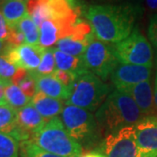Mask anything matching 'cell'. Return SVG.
Returning a JSON list of instances; mask_svg holds the SVG:
<instances>
[{"label":"cell","mask_w":157,"mask_h":157,"mask_svg":"<svg viewBox=\"0 0 157 157\" xmlns=\"http://www.w3.org/2000/svg\"><path fill=\"white\" fill-rule=\"evenodd\" d=\"M10 82H11V80H6V79H3L0 77V84H5L6 86L7 84H9Z\"/></svg>","instance_id":"cell-39"},{"label":"cell","mask_w":157,"mask_h":157,"mask_svg":"<svg viewBox=\"0 0 157 157\" xmlns=\"http://www.w3.org/2000/svg\"><path fill=\"white\" fill-rule=\"evenodd\" d=\"M89 43L72 36L60 39L56 44V49L75 57H82Z\"/></svg>","instance_id":"cell-20"},{"label":"cell","mask_w":157,"mask_h":157,"mask_svg":"<svg viewBox=\"0 0 157 157\" xmlns=\"http://www.w3.org/2000/svg\"><path fill=\"white\" fill-rule=\"evenodd\" d=\"M0 132L13 136L19 143L23 140H27L22 131L17 127V110L9 105L0 106Z\"/></svg>","instance_id":"cell-16"},{"label":"cell","mask_w":157,"mask_h":157,"mask_svg":"<svg viewBox=\"0 0 157 157\" xmlns=\"http://www.w3.org/2000/svg\"><path fill=\"white\" fill-rule=\"evenodd\" d=\"M151 73V67L119 63L111 74V80L116 89L122 90L150 79Z\"/></svg>","instance_id":"cell-10"},{"label":"cell","mask_w":157,"mask_h":157,"mask_svg":"<svg viewBox=\"0 0 157 157\" xmlns=\"http://www.w3.org/2000/svg\"><path fill=\"white\" fill-rule=\"evenodd\" d=\"M80 157H105V155H102L101 153H99V152L93 151L89 152V153H86L84 155H82Z\"/></svg>","instance_id":"cell-36"},{"label":"cell","mask_w":157,"mask_h":157,"mask_svg":"<svg viewBox=\"0 0 157 157\" xmlns=\"http://www.w3.org/2000/svg\"><path fill=\"white\" fill-rule=\"evenodd\" d=\"M144 117L134 99L118 89L108 94L95 113L98 126L110 134L134 127Z\"/></svg>","instance_id":"cell-2"},{"label":"cell","mask_w":157,"mask_h":157,"mask_svg":"<svg viewBox=\"0 0 157 157\" xmlns=\"http://www.w3.org/2000/svg\"><path fill=\"white\" fill-rule=\"evenodd\" d=\"M61 121L68 134L79 144L91 141L95 137L99 128L95 116L92 113L73 105L64 107Z\"/></svg>","instance_id":"cell-6"},{"label":"cell","mask_w":157,"mask_h":157,"mask_svg":"<svg viewBox=\"0 0 157 157\" xmlns=\"http://www.w3.org/2000/svg\"><path fill=\"white\" fill-rule=\"evenodd\" d=\"M6 42L12 46H19L25 43V35L22 33V31L19 29L18 25L10 27L9 35Z\"/></svg>","instance_id":"cell-28"},{"label":"cell","mask_w":157,"mask_h":157,"mask_svg":"<svg viewBox=\"0 0 157 157\" xmlns=\"http://www.w3.org/2000/svg\"><path fill=\"white\" fill-rule=\"evenodd\" d=\"M30 72L36 81L39 92L60 101H67L69 99L71 95V87L63 85L52 75H39L33 71Z\"/></svg>","instance_id":"cell-14"},{"label":"cell","mask_w":157,"mask_h":157,"mask_svg":"<svg viewBox=\"0 0 157 157\" xmlns=\"http://www.w3.org/2000/svg\"><path fill=\"white\" fill-rule=\"evenodd\" d=\"M109 91V86L101 78L91 72H86L77 77L66 104L94 111L107 99Z\"/></svg>","instance_id":"cell-4"},{"label":"cell","mask_w":157,"mask_h":157,"mask_svg":"<svg viewBox=\"0 0 157 157\" xmlns=\"http://www.w3.org/2000/svg\"><path fill=\"white\" fill-rule=\"evenodd\" d=\"M154 101L155 105L157 108V72L155 74V87H154Z\"/></svg>","instance_id":"cell-37"},{"label":"cell","mask_w":157,"mask_h":157,"mask_svg":"<svg viewBox=\"0 0 157 157\" xmlns=\"http://www.w3.org/2000/svg\"><path fill=\"white\" fill-rule=\"evenodd\" d=\"M7 46H8V43L7 42L0 41V54H3L5 52Z\"/></svg>","instance_id":"cell-38"},{"label":"cell","mask_w":157,"mask_h":157,"mask_svg":"<svg viewBox=\"0 0 157 157\" xmlns=\"http://www.w3.org/2000/svg\"><path fill=\"white\" fill-rule=\"evenodd\" d=\"M46 123L32 102L17 111V127L29 140L31 135L41 129Z\"/></svg>","instance_id":"cell-13"},{"label":"cell","mask_w":157,"mask_h":157,"mask_svg":"<svg viewBox=\"0 0 157 157\" xmlns=\"http://www.w3.org/2000/svg\"><path fill=\"white\" fill-rule=\"evenodd\" d=\"M30 141L41 149L61 157H80L82 146L68 134L61 119L47 121L39 131L30 136Z\"/></svg>","instance_id":"cell-3"},{"label":"cell","mask_w":157,"mask_h":157,"mask_svg":"<svg viewBox=\"0 0 157 157\" xmlns=\"http://www.w3.org/2000/svg\"><path fill=\"white\" fill-rule=\"evenodd\" d=\"M29 74H30V71L28 70H25L24 68H17L16 73H14L13 77L11 78V83L16 86H19L28 77Z\"/></svg>","instance_id":"cell-32"},{"label":"cell","mask_w":157,"mask_h":157,"mask_svg":"<svg viewBox=\"0 0 157 157\" xmlns=\"http://www.w3.org/2000/svg\"><path fill=\"white\" fill-rule=\"evenodd\" d=\"M39 45L44 48H51L61 39V29L53 19L48 18L39 26Z\"/></svg>","instance_id":"cell-19"},{"label":"cell","mask_w":157,"mask_h":157,"mask_svg":"<svg viewBox=\"0 0 157 157\" xmlns=\"http://www.w3.org/2000/svg\"><path fill=\"white\" fill-rule=\"evenodd\" d=\"M3 1H6V0H0V2H3ZM21 1H25V2H28V0H21Z\"/></svg>","instance_id":"cell-41"},{"label":"cell","mask_w":157,"mask_h":157,"mask_svg":"<svg viewBox=\"0 0 157 157\" xmlns=\"http://www.w3.org/2000/svg\"><path fill=\"white\" fill-rule=\"evenodd\" d=\"M48 2L49 0H28L27 2L28 15L39 28L42 23L49 18Z\"/></svg>","instance_id":"cell-22"},{"label":"cell","mask_w":157,"mask_h":157,"mask_svg":"<svg viewBox=\"0 0 157 157\" xmlns=\"http://www.w3.org/2000/svg\"><path fill=\"white\" fill-rule=\"evenodd\" d=\"M105 157H141L135 127H127L108 135L102 143Z\"/></svg>","instance_id":"cell-8"},{"label":"cell","mask_w":157,"mask_h":157,"mask_svg":"<svg viewBox=\"0 0 157 157\" xmlns=\"http://www.w3.org/2000/svg\"><path fill=\"white\" fill-rule=\"evenodd\" d=\"M19 87L22 90L23 93L25 94V96H27L29 99H33V96L37 94L38 89H37L36 81L33 77V75L31 74V72H30L28 77L19 85Z\"/></svg>","instance_id":"cell-30"},{"label":"cell","mask_w":157,"mask_h":157,"mask_svg":"<svg viewBox=\"0 0 157 157\" xmlns=\"http://www.w3.org/2000/svg\"><path fill=\"white\" fill-rule=\"evenodd\" d=\"M16 71L17 67L11 64L6 55L0 54V77L3 79L11 80Z\"/></svg>","instance_id":"cell-27"},{"label":"cell","mask_w":157,"mask_h":157,"mask_svg":"<svg viewBox=\"0 0 157 157\" xmlns=\"http://www.w3.org/2000/svg\"><path fill=\"white\" fill-rule=\"evenodd\" d=\"M52 75L55 78H57L59 81H60L62 84L67 86L68 87H72V86L78 77V75L76 73L68 72V71L59 70V69H56Z\"/></svg>","instance_id":"cell-29"},{"label":"cell","mask_w":157,"mask_h":157,"mask_svg":"<svg viewBox=\"0 0 157 157\" xmlns=\"http://www.w3.org/2000/svg\"><path fill=\"white\" fill-rule=\"evenodd\" d=\"M0 11L9 27L17 25L24 17L28 15L27 3L21 0H6L0 2Z\"/></svg>","instance_id":"cell-17"},{"label":"cell","mask_w":157,"mask_h":157,"mask_svg":"<svg viewBox=\"0 0 157 157\" xmlns=\"http://www.w3.org/2000/svg\"><path fill=\"white\" fill-rule=\"evenodd\" d=\"M155 68L157 70V51L155 52Z\"/></svg>","instance_id":"cell-40"},{"label":"cell","mask_w":157,"mask_h":157,"mask_svg":"<svg viewBox=\"0 0 157 157\" xmlns=\"http://www.w3.org/2000/svg\"><path fill=\"white\" fill-rule=\"evenodd\" d=\"M147 8L152 11L157 12V0H145Z\"/></svg>","instance_id":"cell-35"},{"label":"cell","mask_w":157,"mask_h":157,"mask_svg":"<svg viewBox=\"0 0 157 157\" xmlns=\"http://www.w3.org/2000/svg\"><path fill=\"white\" fill-rule=\"evenodd\" d=\"M10 27L6 22V18L4 17L2 12L0 11V41L6 42L9 35Z\"/></svg>","instance_id":"cell-33"},{"label":"cell","mask_w":157,"mask_h":157,"mask_svg":"<svg viewBox=\"0 0 157 157\" xmlns=\"http://www.w3.org/2000/svg\"><path fill=\"white\" fill-rule=\"evenodd\" d=\"M113 48L120 63L151 68L155 64L151 44L138 28L134 29L127 39L113 44Z\"/></svg>","instance_id":"cell-5"},{"label":"cell","mask_w":157,"mask_h":157,"mask_svg":"<svg viewBox=\"0 0 157 157\" xmlns=\"http://www.w3.org/2000/svg\"><path fill=\"white\" fill-rule=\"evenodd\" d=\"M140 11V6L130 3L92 5L85 9L84 15L96 39L108 44H116L132 33Z\"/></svg>","instance_id":"cell-1"},{"label":"cell","mask_w":157,"mask_h":157,"mask_svg":"<svg viewBox=\"0 0 157 157\" xmlns=\"http://www.w3.org/2000/svg\"><path fill=\"white\" fill-rule=\"evenodd\" d=\"M5 84H0V106L2 105H8L5 97Z\"/></svg>","instance_id":"cell-34"},{"label":"cell","mask_w":157,"mask_h":157,"mask_svg":"<svg viewBox=\"0 0 157 157\" xmlns=\"http://www.w3.org/2000/svg\"><path fill=\"white\" fill-rule=\"evenodd\" d=\"M0 157H19V141L3 132H0Z\"/></svg>","instance_id":"cell-24"},{"label":"cell","mask_w":157,"mask_h":157,"mask_svg":"<svg viewBox=\"0 0 157 157\" xmlns=\"http://www.w3.org/2000/svg\"><path fill=\"white\" fill-rule=\"evenodd\" d=\"M120 91L128 94L134 99V101L145 117L154 115L155 112V105L154 101V92L152 89L150 79L142 81L135 86Z\"/></svg>","instance_id":"cell-12"},{"label":"cell","mask_w":157,"mask_h":157,"mask_svg":"<svg viewBox=\"0 0 157 157\" xmlns=\"http://www.w3.org/2000/svg\"><path fill=\"white\" fill-rule=\"evenodd\" d=\"M56 67V62L54 58L53 48H45L40 65L34 73L39 75H52L54 73Z\"/></svg>","instance_id":"cell-25"},{"label":"cell","mask_w":157,"mask_h":157,"mask_svg":"<svg viewBox=\"0 0 157 157\" xmlns=\"http://www.w3.org/2000/svg\"><path fill=\"white\" fill-rule=\"evenodd\" d=\"M5 97L7 104L17 111L30 103L31 100L25 96L18 86L11 82L5 86Z\"/></svg>","instance_id":"cell-21"},{"label":"cell","mask_w":157,"mask_h":157,"mask_svg":"<svg viewBox=\"0 0 157 157\" xmlns=\"http://www.w3.org/2000/svg\"><path fill=\"white\" fill-rule=\"evenodd\" d=\"M141 157H157V156H155V155H149V156H141Z\"/></svg>","instance_id":"cell-42"},{"label":"cell","mask_w":157,"mask_h":157,"mask_svg":"<svg viewBox=\"0 0 157 157\" xmlns=\"http://www.w3.org/2000/svg\"><path fill=\"white\" fill-rule=\"evenodd\" d=\"M45 49L39 45L24 44L19 46H12L8 44L3 54L17 68L36 71L40 65Z\"/></svg>","instance_id":"cell-9"},{"label":"cell","mask_w":157,"mask_h":157,"mask_svg":"<svg viewBox=\"0 0 157 157\" xmlns=\"http://www.w3.org/2000/svg\"><path fill=\"white\" fill-rule=\"evenodd\" d=\"M19 155L20 157H61L41 149L29 140L19 143Z\"/></svg>","instance_id":"cell-26"},{"label":"cell","mask_w":157,"mask_h":157,"mask_svg":"<svg viewBox=\"0 0 157 157\" xmlns=\"http://www.w3.org/2000/svg\"><path fill=\"white\" fill-rule=\"evenodd\" d=\"M147 36L149 41L155 48V52L157 51V12L155 13L149 20L148 28H147Z\"/></svg>","instance_id":"cell-31"},{"label":"cell","mask_w":157,"mask_h":157,"mask_svg":"<svg viewBox=\"0 0 157 157\" xmlns=\"http://www.w3.org/2000/svg\"><path fill=\"white\" fill-rule=\"evenodd\" d=\"M17 25L25 35V44L39 45V28L29 15L24 17Z\"/></svg>","instance_id":"cell-23"},{"label":"cell","mask_w":157,"mask_h":157,"mask_svg":"<svg viewBox=\"0 0 157 157\" xmlns=\"http://www.w3.org/2000/svg\"><path fill=\"white\" fill-rule=\"evenodd\" d=\"M82 59L87 71L100 77L102 80H106L120 63L113 45L96 39L86 47Z\"/></svg>","instance_id":"cell-7"},{"label":"cell","mask_w":157,"mask_h":157,"mask_svg":"<svg viewBox=\"0 0 157 157\" xmlns=\"http://www.w3.org/2000/svg\"><path fill=\"white\" fill-rule=\"evenodd\" d=\"M54 58L56 62V67L59 70L68 71L80 75L82 73L88 72L85 66L82 57H75L67 54L61 51L53 48Z\"/></svg>","instance_id":"cell-18"},{"label":"cell","mask_w":157,"mask_h":157,"mask_svg":"<svg viewBox=\"0 0 157 157\" xmlns=\"http://www.w3.org/2000/svg\"><path fill=\"white\" fill-rule=\"evenodd\" d=\"M31 102L40 113V115L44 118L45 122L53 118L58 117L59 114H61L64 109L62 101L46 95L41 92H37Z\"/></svg>","instance_id":"cell-15"},{"label":"cell","mask_w":157,"mask_h":157,"mask_svg":"<svg viewBox=\"0 0 157 157\" xmlns=\"http://www.w3.org/2000/svg\"><path fill=\"white\" fill-rule=\"evenodd\" d=\"M134 127L141 156H157L156 116H146Z\"/></svg>","instance_id":"cell-11"}]
</instances>
